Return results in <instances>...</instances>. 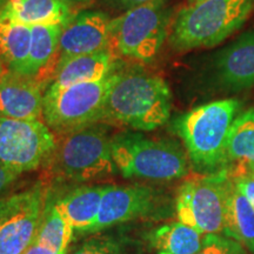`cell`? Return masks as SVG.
Listing matches in <instances>:
<instances>
[{
    "mask_svg": "<svg viewBox=\"0 0 254 254\" xmlns=\"http://www.w3.org/2000/svg\"><path fill=\"white\" fill-rule=\"evenodd\" d=\"M171 109L172 94L163 78L138 68H118L103 120L136 131H152L168 122Z\"/></svg>",
    "mask_w": 254,
    "mask_h": 254,
    "instance_id": "obj_1",
    "label": "cell"
},
{
    "mask_svg": "<svg viewBox=\"0 0 254 254\" xmlns=\"http://www.w3.org/2000/svg\"><path fill=\"white\" fill-rule=\"evenodd\" d=\"M254 6V0H196L180 9L170 33L177 51L208 49L239 30Z\"/></svg>",
    "mask_w": 254,
    "mask_h": 254,
    "instance_id": "obj_2",
    "label": "cell"
},
{
    "mask_svg": "<svg viewBox=\"0 0 254 254\" xmlns=\"http://www.w3.org/2000/svg\"><path fill=\"white\" fill-rule=\"evenodd\" d=\"M239 103L221 99L201 105L179 117L174 123L187 154L199 171L215 173L225 166L226 146Z\"/></svg>",
    "mask_w": 254,
    "mask_h": 254,
    "instance_id": "obj_3",
    "label": "cell"
},
{
    "mask_svg": "<svg viewBox=\"0 0 254 254\" xmlns=\"http://www.w3.org/2000/svg\"><path fill=\"white\" fill-rule=\"evenodd\" d=\"M111 139L106 129L97 124L60 134L44 166L51 177L74 183L114 176L119 171L112 157Z\"/></svg>",
    "mask_w": 254,
    "mask_h": 254,
    "instance_id": "obj_4",
    "label": "cell"
},
{
    "mask_svg": "<svg viewBox=\"0 0 254 254\" xmlns=\"http://www.w3.org/2000/svg\"><path fill=\"white\" fill-rule=\"evenodd\" d=\"M111 147L114 164L125 178L171 182L189 173L187 155L174 141L128 132L112 136Z\"/></svg>",
    "mask_w": 254,
    "mask_h": 254,
    "instance_id": "obj_5",
    "label": "cell"
},
{
    "mask_svg": "<svg viewBox=\"0 0 254 254\" xmlns=\"http://www.w3.org/2000/svg\"><path fill=\"white\" fill-rule=\"evenodd\" d=\"M118 68L106 78L60 90H46L43 118L57 134H65L103 122L107 95Z\"/></svg>",
    "mask_w": 254,
    "mask_h": 254,
    "instance_id": "obj_6",
    "label": "cell"
},
{
    "mask_svg": "<svg viewBox=\"0 0 254 254\" xmlns=\"http://www.w3.org/2000/svg\"><path fill=\"white\" fill-rule=\"evenodd\" d=\"M168 12L165 0L126 9L111 19L110 50L138 62H150L158 55L167 37Z\"/></svg>",
    "mask_w": 254,
    "mask_h": 254,
    "instance_id": "obj_7",
    "label": "cell"
},
{
    "mask_svg": "<svg viewBox=\"0 0 254 254\" xmlns=\"http://www.w3.org/2000/svg\"><path fill=\"white\" fill-rule=\"evenodd\" d=\"M227 180L220 170L184 183L176 199L179 221L201 234L224 233Z\"/></svg>",
    "mask_w": 254,
    "mask_h": 254,
    "instance_id": "obj_8",
    "label": "cell"
},
{
    "mask_svg": "<svg viewBox=\"0 0 254 254\" xmlns=\"http://www.w3.org/2000/svg\"><path fill=\"white\" fill-rule=\"evenodd\" d=\"M57 145L41 120L0 118V164L20 176L44 166Z\"/></svg>",
    "mask_w": 254,
    "mask_h": 254,
    "instance_id": "obj_9",
    "label": "cell"
},
{
    "mask_svg": "<svg viewBox=\"0 0 254 254\" xmlns=\"http://www.w3.org/2000/svg\"><path fill=\"white\" fill-rule=\"evenodd\" d=\"M46 199L47 190L40 183L0 199V254H24L33 244Z\"/></svg>",
    "mask_w": 254,
    "mask_h": 254,
    "instance_id": "obj_10",
    "label": "cell"
},
{
    "mask_svg": "<svg viewBox=\"0 0 254 254\" xmlns=\"http://www.w3.org/2000/svg\"><path fill=\"white\" fill-rule=\"evenodd\" d=\"M158 195L145 185H110L101 200L94 226L90 233H97L114 225L150 217L157 211Z\"/></svg>",
    "mask_w": 254,
    "mask_h": 254,
    "instance_id": "obj_11",
    "label": "cell"
},
{
    "mask_svg": "<svg viewBox=\"0 0 254 254\" xmlns=\"http://www.w3.org/2000/svg\"><path fill=\"white\" fill-rule=\"evenodd\" d=\"M110 38L111 19L104 12L85 11L74 14L62 28L57 63L110 49Z\"/></svg>",
    "mask_w": 254,
    "mask_h": 254,
    "instance_id": "obj_12",
    "label": "cell"
},
{
    "mask_svg": "<svg viewBox=\"0 0 254 254\" xmlns=\"http://www.w3.org/2000/svg\"><path fill=\"white\" fill-rule=\"evenodd\" d=\"M45 88L30 75L6 68L0 75V118L40 120Z\"/></svg>",
    "mask_w": 254,
    "mask_h": 254,
    "instance_id": "obj_13",
    "label": "cell"
},
{
    "mask_svg": "<svg viewBox=\"0 0 254 254\" xmlns=\"http://www.w3.org/2000/svg\"><path fill=\"white\" fill-rule=\"evenodd\" d=\"M214 75L225 87L244 90L254 86V30L246 32L218 53Z\"/></svg>",
    "mask_w": 254,
    "mask_h": 254,
    "instance_id": "obj_14",
    "label": "cell"
},
{
    "mask_svg": "<svg viewBox=\"0 0 254 254\" xmlns=\"http://www.w3.org/2000/svg\"><path fill=\"white\" fill-rule=\"evenodd\" d=\"M117 68V57L110 49L63 59L57 63L46 90H60L75 84L100 80Z\"/></svg>",
    "mask_w": 254,
    "mask_h": 254,
    "instance_id": "obj_15",
    "label": "cell"
},
{
    "mask_svg": "<svg viewBox=\"0 0 254 254\" xmlns=\"http://www.w3.org/2000/svg\"><path fill=\"white\" fill-rule=\"evenodd\" d=\"M71 6L62 0H6L0 20L26 26L60 25L65 26L73 17Z\"/></svg>",
    "mask_w": 254,
    "mask_h": 254,
    "instance_id": "obj_16",
    "label": "cell"
},
{
    "mask_svg": "<svg viewBox=\"0 0 254 254\" xmlns=\"http://www.w3.org/2000/svg\"><path fill=\"white\" fill-rule=\"evenodd\" d=\"M110 185H86L55 199L57 208L77 232L90 233L97 221L101 200Z\"/></svg>",
    "mask_w": 254,
    "mask_h": 254,
    "instance_id": "obj_17",
    "label": "cell"
},
{
    "mask_svg": "<svg viewBox=\"0 0 254 254\" xmlns=\"http://www.w3.org/2000/svg\"><path fill=\"white\" fill-rule=\"evenodd\" d=\"M222 170L231 178L254 173V109L240 114L232 124Z\"/></svg>",
    "mask_w": 254,
    "mask_h": 254,
    "instance_id": "obj_18",
    "label": "cell"
},
{
    "mask_svg": "<svg viewBox=\"0 0 254 254\" xmlns=\"http://www.w3.org/2000/svg\"><path fill=\"white\" fill-rule=\"evenodd\" d=\"M62 28L60 25L31 26V47L26 75L39 81L45 91L57 65Z\"/></svg>",
    "mask_w": 254,
    "mask_h": 254,
    "instance_id": "obj_19",
    "label": "cell"
},
{
    "mask_svg": "<svg viewBox=\"0 0 254 254\" xmlns=\"http://www.w3.org/2000/svg\"><path fill=\"white\" fill-rule=\"evenodd\" d=\"M224 234L239 241L254 254V209L230 177L226 186Z\"/></svg>",
    "mask_w": 254,
    "mask_h": 254,
    "instance_id": "obj_20",
    "label": "cell"
},
{
    "mask_svg": "<svg viewBox=\"0 0 254 254\" xmlns=\"http://www.w3.org/2000/svg\"><path fill=\"white\" fill-rule=\"evenodd\" d=\"M204 236L182 221H173L154 228L147 239L155 254H195Z\"/></svg>",
    "mask_w": 254,
    "mask_h": 254,
    "instance_id": "obj_21",
    "label": "cell"
},
{
    "mask_svg": "<svg viewBox=\"0 0 254 254\" xmlns=\"http://www.w3.org/2000/svg\"><path fill=\"white\" fill-rule=\"evenodd\" d=\"M30 47V26L0 20V60L6 68L26 74Z\"/></svg>",
    "mask_w": 254,
    "mask_h": 254,
    "instance_id": "obj_22",
    "label": "cell"
},
{
    "mask_svg": "<svg viewBox=\"0 0 254 254\" xmlns=\"http://www.w3.org/2000/svg\"><path fill=\"white\" fill-rule=\"evenodd\" d=\"M73 226L57 208L55 199L47 194L43 219L36 237L37 243L50 247L58 254H66L72 240Z\"/></svg>",
    "mask_w": 254,
    "mask_h": 254,
    "instance_id": "obj_23",
    "label": "cell"
},
{
    "mask_svg": "<svg viewBox=\"0 0 254 254\" xmlns=\"http://www.w3.org/2000/svg\"><path fill=\"white\" fill-rule=\"evenodd\" d=\"M69 254H132V252L126 240L111 236H95L82 241Z\"/></svg>",
    "mask_w": 254,
    "mask_h": 254,
    "instance_id": "obj_24",
    "label": "cell"
},
{
    "mask_svg": "<svg viewBox=\"0 0 254 254\" xmlns=\"http://www.w3.org/2000/svg\"><path fill=\"white\" fill-rule=\"evenodd\" d=\"M195 254H246L239 241L220 234H205L202 245Z\"/></svg>",
    "mask_w": 254,
    "mask_h": 254,
    "instance_id": "obj_25",
    "label": "cell"
},
{
    "mask_svg": "<svg viewBox=\"0 0 254 254\" xmlns=\"http://www.w3.org/2000/svg\"><path fill=\"white\" fill-rule=\"evenodd\" d=\"M231 179L234 185L238 187V190L246 196L254 209V173L241 174V176L233 177Z\"/></svg>",
    "mask_w": 254,
    "mask_h": 254,
    "instance_id": "obj_26",
    "label": "cell"
},
{
    "mask_svg": "<svg viewBox=\"0 0 254 254\" xmlns=\"http://www.w3.org/2000/svg\"><path fill=\"white\" fill-rule=\"evenodd\" d=\"M18 177L19 174L12 172L11 170H8L4 165L0 164V193L7 189Z\"/></svg>",
    "mask_w": 254,
    "mask_h": 254,
    "instance_id": "obj_27",
    "label": "cell"
},
{
    "mask_svg": "<svg viewBox=\"0 0 254 254\" xmlns=\"http://www.w3.org/2000/svg\"><path fill=\"white\" fill-rule=\"evenodd\" d=\"M24 254H58L56 251L51 250L50 247L41 245V244L33 241V244L25 251Z\"/></svg>",
    "mask_w": 254,
    "mask_h": 254,
    "instance_id": "obj_28",
    "label": "cell"
},
{
    "mask_svg": "<svg viewBox=\"0 0 254 254\" xmlns=\"http://www.w3.org/2000/svg\"><path fill=\"white\" fill-rule=\"evenodd\" d=\"M117 2L123 7H125L126 9L136 7V6H140L144 4H147V2H152L155 1V0H116Z\"/></svg>",
    "mask_w": 254,
    "mask_h": 254,
    "instance_id": "obj_29",
    "label": "cell"
},
{
    "mask_svg": "<svg viewBox=\"0 0 254 254\" xmlns=\"http://www.w3.org/2000/svg\"><path fill=\"white\" fill-rule=\"evenodd\" d=\"M62 1L66 2L67 5H84L87 4V2H91L92 0H62Z\"/></svg>",
    "mask_w": 254,
    "mask_h": 254,
    "instance_id": "obj_30",
    "label": "cell"
},
{
    "mask_svg": "<svg viewBox=\"0 0 254 254\" xmlns=\"http://www.w3.org/2000/svg\"><path fill=\"white\" fill-rule=\"evenodd\" d=\"M6 69V67H5V65L4 64H2V62L1 60H0V75L2 74V73H4V71Z\"/></svg>",
    "mask_w": 254,
    "mask_h": 254,
    "instance_id": "obj_31",
    "label": "cell"
},
{
    "mask_svg": "<svg viewBox=\"0 0 254 254\" xmlns=\"http://www.w3.org/2000/svg\"><path fill=\"white\" fill-rule=\"evenodd\" d=\"M5 2H6V0H0V11H1L2 7H4Z\"/></svg>",
    "mask_w": 254,
    "mask_h": 254,
    "instance_id": "obj_32",
    "label": "cell"
},
{
    "mask_svg": "<svg viewBox=\"0 0 254 254\" xmlns=\"http://www.w3.org/2000/svg\"><path fill=\"white\" fill-rule=\"evenodd\" d=\"M190 2H193V1H196V0H189Z\"/></svg>",
    "mask_w": 254,
    "mask_h": 254,
    "instance_id": "obj_33",
    "label": "cell"
}]
</instances>
